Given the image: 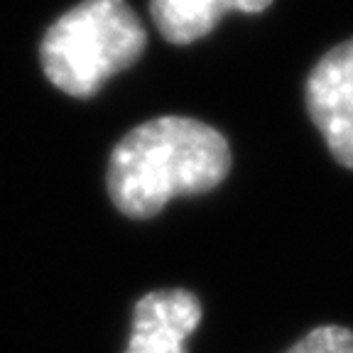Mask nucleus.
<instances>
[{
    "mask_svg": "<svg viewBox=\"0 0 353 353\" xmlns=\"http://www.w3.org/2000/svg\"><path fill=\"white\" fill-rule=\"evenodd\" d=\"M228 172L231 148L216 128L187 116H160L132 128L113 148L105 182L121 214L150 219L174 196L216 189Z\"/></svg>",
    "mask_w": 353,
    "mask_h": 353,
    "instance_id": "obj_1",
    "label": "nucleus"
},
{
    "mask_svg": "<svg viewBox=\"0 0 353 353\" xmlns=\"http://www.w3.org/2000/svg\"><path fill=\"white\" fill-rule=\"evenodd\" d=\"M145 44L143 22L125 0H81L47 30L39 59L59 91L86 99L135 64Z\"/></svg>",
    "mask_w": 353,
    "mask_h": 353,
    "instance_id": "obj_2",
    "label": "nucleus"
},
{
    "mask_svg": "<svg viewBox=\"0 0 353 353\" xmlns=\"http://www.w3.org/2000/svg\"><path fill=\"white\" fill-rule=\"evenodd\" d=\"M304 101L334 160L353 170V37L316 61L307 79Z\"/></svg>",
    "mask_w": 353,
    "mask_h": 353,
    "instance_id": "obj_3",
    "label": "nucleus"
},
{
    "mask_svg": "<svg viewBox=\"0 0 353 353\" xmlns=\"http://www.w3.org/2000/svg\"><path fill=\"white\" fill-rule=\"evenodd\" d=\"M201 324V304L187 290H157L135 304L125 353H187Z\"/></svg>",
    "mask_w": 353,
    "mask_h": 353,
    "instance_id": "obj_4",
    "label": "nucleus"
},
{
    "mask_svg": "<svg viewBox=\"0 0 353 353\" xmlns=\"http://www.w3.org/2000/svg\"><path fill=\"white\" fill-rule=\"evenodd\" d=\"M272 0H150V12L160 34L172 44L206 37L231 10L263 12Z\"/></svg>",
    "mask_w": 353,
    "mask_h": 353,
    "instance_id": "obj_5",
    "label": "nucleus"
},
{
    "mask_svg": "<svg viewBox=\"0 0 353 353\" xmlns=\"http://www.w3.org/2000/svg\"><path fill=\"white\" fill-rule=\"evenodd\" d=\"M285 353H353V331L336 324L316 326Z\"/></svg>",
    "mask_w": 353,
    "mask_h": 353,
    "instance_id": "obj_6",
    "label": "nucleus"
}]
</instances>
